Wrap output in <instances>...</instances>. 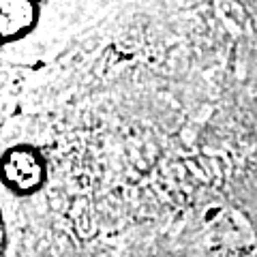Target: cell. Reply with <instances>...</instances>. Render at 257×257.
I'll return each mask as SVG.
<instances>
[{"label":"cell","mask_w":257,"mask_h":257,"mask_svg":"<svg viewBox=\"0 0 257 257\" xmlns=\"http://www.w3.org/2000/svg\"><path fill=\"white\" fill-rule=\"evenodd\" d=\"M5 178L15 189H35L41 182V163L30 150H13L5 159Z\"/></svg>","instance_id":"cell-1"}]
</instances>
